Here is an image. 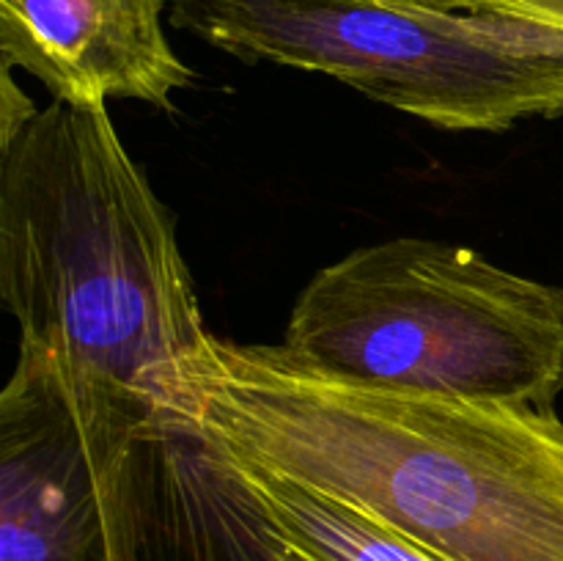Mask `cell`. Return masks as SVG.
<instances>
[{
	"instance_id": "obj_4",
	"label": "cell",
	"mask_w": 563,
	"mask_h": 561,
	"mask_svg": "<svg viewBox=\"0 0 563 561\" xmlns=\"http://www.w3.org/2000/svg\"><path fill=\"white\" fill-rule=\"evenodd\" d=\"M170 25L242 64L319 72L449 132L563 116V31L454 0H174Z\"/></svg>"
},
{
	"instance_id": "obj_3",
	"label": "cell",
	"mask_w": 563,
	"mask_h": 561,
	"mask_svg": "<svg viewBox=\"0 0 563 561\" xmlns=\"http://www.w3.org/2000/svg\"><path fill=\"white\" fill-rule=\"evenodd\" d=\"M278 350L339 383L553 413L563 289L471 248L394 237L319 270Z\"/></svg>"
},
{
	"instance_id": "obj_7",
	"label": "cell",
	"mask_w": 563,
	"mask_h": 561,
	"mask_svg": "<svg viewBox=\"0 0 563 561\" xmlns=\"http://www.w3.org/2000/svg\"><path fill=\"white\" fill-rule=\"evenodd\" d=\"M174 0H0V66L44 82L55 102L135 99L174 110L192 69L165 33Z\"/></svg>"
},
{
	"instance_id": "obj_6",
	"label": "cell",
	"mask_w": 563,
	"mask_h": 561,
	"mask_svg": "<svg viewBox=\"0 0 563 561\" xmlns=\"http://www.w3.org/2000/svg\"><path fill=\"white\" fill-rule=\"evenodd\" d=\"M110 561H308L286 542L201 427L163 424L141 446L110 526Z\"/></svg>"
},
{
	"instance_id": "obj_2",
	"label": "cell",
	"mask_w": 563,
	"mask_h": 561,
	"mask_svg": "<svg viewBox=\"0 0 563 561\" xmlns=\"http://www.w3.org/2000/svg\"><path fill=\"white\" fill-rule=\"evenodd\" d=\"M0 302L16 355L49 358L198 427L214 336L176 218L108 108L55 102L0 148Z\"/></svg>"
},
{
	"instance_id": "obj_5",
	"label": "cell",
	"mask_w": 563,
	"mask_h": 561,
	"mask_svg": "<svg viewBox=\"0 0 563 561\" xmlns=\"http://www.w3.org/2000/svg\"><path fill=\"white\" fill-rule=\"evenodd\" d=\"M157 416L49 358L0 391V561H110V526Z\"/></svg>"
},
{
	"instance_id": "obj_1",
	"label": "cell",
	"mask_w": 563,
	"mask_h": 561,
	"mask_svg": "<svg viewBox=\"0 0 563 561\" xmlns=\"http://www.w3.org/2000/svg\"><path fill=\"white\" fill-rule=\"evenodd\" d=\"M198 427L443 561H563V421L319 377L214 336Z\"/></svg>"
},
{
	"instance_id": "obj_8",
	"label": "cell",
	"mask_w": 563,
	"mask_h": 561,
	"mask_svg": "<svg viewBox=\"0 0 563 561\" xmlns=\"http://www.w3.org/2000/svg\"><path fill=\"white\" fill-rule=\"evenodd\" d=\"M207 435V432H203ZM220 449V446H218ZM223 451V449H220ZM225 454V451H223ZM229 457L280 537L308 561H443L401 534L379 526L352 506L278 476L262 465Z\"/></svg>"
},
{
	"instance_id": "obj_9",
	"label": "cell",
	"mask_w": 563,
	"mask_h": 561,
	"mask_svg": "<svg viewBox=\"0 0 563 561\" xmlns=\"http://www.w3.org/2000/svg\"><path fill=\"white\" fill-rule=\"evenodd\" d=\"M38 116L33 99L16 86L11 69L0 66V148L9 146L27 124Z\"/></svg>"
},
{
	"instance_id": "obj_10",
	"label": "cell",
	"mask_w": 563,
	"mask_h": 561,
	"mask_svg": "<svg viewBox=\"0 0 563 561\" xmlns=\"http://www.w3.org/2000/svg\"><path fill=\"white\" fill-rule=\"evenodd\" d=\"M471 9H489L500 14L522 16V20L544 22V25L561 28L563 31V0H454Z\"/></svg>"
}]
</instances>
